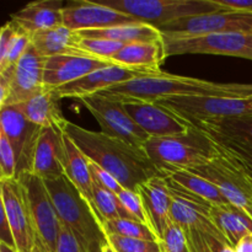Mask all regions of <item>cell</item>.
Segmentation results:
<instances>
[{
  "mask_svg": "<svg viewBox=\"0 0 252 252\" xmlns=\"http://www.w3.org/2000/svg\"><path fill=\"white\" fill-rule=\"evenodd\" d=\"M31 44V34L9 20L0 30V71L16 65Z\"/></svg>",
  "mask_w": 252,
  "mask_h": 252,
  "instance_id": "obj_29",
  "label": "cell"
},
{
  "mask_svg": "<svg viewBox=\"0 0 252 252\" xmlns=\"http://www.w3.org/2000/svg\"><path fill=\"white\" fill-rule=\"evenodd\" d=\"M185 252H189V249H187V250H186V251H185Z\"/></svg>",
  "mask_w": 252,
  "mask_h": 252,
  "instance_id": "obj_47",
  "label": "cell"
},
{
  "mask_svg": "<svg viewBox=\"0 0 252 252\" xmlns=\"http://www.w3.org/2000/svg\"><path fill=\"white\" fill-rule=\"evenodd\" d=\"M160 243L162 252H185L187 250V241L184 230L172 220L167 225Z\"/></svg>",
  "mask_w": 252,
  "mask_h": 252,
  "instance_id": "obj_37",
  "label": "cell"
},
{
  "mask_svg": "<svg viewBox=\"0 0 252 252\" xmlns=\"http://www.w3.org/2000/svg\"><path fill=\"white\" fill-rule=\"evenodd\" d=\"M140 22L130 15L112 9L101 2L71 1L63 9V25L73 31L97 30L123 24Z\"/></svg>",
  "mask_w": 252,
  "mask_h": 252,
  "instance_id": "obj_16",
  "label": "cell"
},
{
  "mask_svg": "<svg viewBox=\"0 0 252 252\" xmlns=\"http://www.w3.org/2000/svg\"><path fill=\"white\" fill-rule=\"evenodd\" d=\"M44 62L31 44L16 65L0 71V108L25 102L44 90Z\"/></svg>",
  "mask_w": 252,
  "mask_h": 252,
  "instance_id": "obj_9",
  "label": "cell"
},
{
  "mask_svg": "<svg viewBox=\"0 0 252 252\" xmlns=\"http://www.w3.org/2000/svg\"><path fill=\"white\" fill-rule=\"evenodd\" d=\"M166 58L164 39H162V41L134 42V43L126 44L110 61L115 65L160 74L162 73L160 65Z\"/></svg>",
  "mask_w": 252,
  "mask_h": 252,
  "instance_id": "obj_24",
  "label": "cell"
},
{
  "mask_svg": "<svg viewBox=\"0 0 252 252\" xmlns=\"http://www.w3.org/2000/svg\"><path fill=\"white\" fill-rule=\"evenodd\" d=\"M17 180L26 192L27 203L36 231L37 246L42 252H56L62 224L46 184L41 177L31 172L20 175Z\"/></svg>",
  "mask_w": 252,
  "mask_h": 252,
  "instance_id": "obj_10",
  "label": "cell"
},
{
  "mask_svg": "<svg viewBox=\"0 0 252 252\" xmlns=\"http://www.w3.org/2000/svg\"><path fill=\"white\" fill-rule=\"evenodd\" d=\"M93 208L97 216L100 224L105 220L112 219H132L135 220L125 208L118 199L117 194L103 189L94 182L93 191Z\"/></svg>",
  "mask_w": 252,
  "mask_h": 252,
  "instance_id": "obj_31",
  "label": "cell"
},
{
  "mask_svg": "<svg viewBox=\"0 0 252 252\" xmlns=\"http://www.w3.org/2000/svg\"><path fill=\"white\" fill-rule=\"evenodd\" d=\"M0 202L12 230L16 250L32 252L37 245V236L26 192L19 180L0 181Z\"/></svg>",
  "mask_w": 252,
  "mask_h": 252,
  "instance_id": "obj_14",
  "label": "cell"
},
{
  "mask_svg": "<svg viewBox=\"0 0 252 252\" xmlns=\"http://www.w3.org/2000/svg\"><path fill=\"white\" fill-rule=\"evenodd\" d=\"M64 133L90 161L113 175L125 189L137 191L153 177L164 176L144 150L123 140L71 122L66 123Z\"/></svg>",
  "mask_w": 252,
  "mask_h": 252,
  "instance_id": "obj_1",
  "label": "cell"
},
{
  "mask_svg": "<svg viewBox=\"0 0 252 252\" xmlns=\"http://www.w3.org/2000/svg\"><path fill=\"white\" fill-rule=\"evenodd\" d=\"M144 152L164 176L179 170H193L214 157L209 138L194 128L184 134L149 138Z\"/></svg>",
  "mask_w": 252,
  "mask_h": 252,
  "instance_id": "obj_4",
  "label": "cell"
},
{
  "mask_svg": "<svg viewBox=\"0 0 252 252\" xmlns=\"http://www.w3.org/2000/svg\"><path fill=\"white\" fill-rule=\"evenodd\" d=\"M166 177L184 189L189 191V193L208 202L211 206L229 204L228 199L224 197V194L216 185L194 172L189 171V170H179V171L171 172Z\"/></svg>",
  "mask_w": 252,
  "mask_h": 252,
  "instance_id": "obj_30",
  "label": "cell"
},
{
  "mask_svg": "<svg viewBox=\"0 0 252 252\" xmlns=\"http://www.w3.org/2000/svg\"><path fill=\"white\" fill-rule=\"evenodd\" d=\"M123 46L125 44L120 42L105 38H81V37L79 38V49L81 54L95 57L103 61H110L116 53H118L123 48Z\"/></svg>",
  "mask_w": 252,
  "mask_h": 252,
  "instance_id": "obj_33",
  "label": "cell"
},
{
  "mask_svg": "<svg viewBox=\"0 0 252 252\" xmlns=\"http://www.w3.org/2000/svg\"><path fill=\"white\" fill-rule=\"evenodd\" d=\"M224 10L252 12V0H214Z\"/></svg>",
  "mask_w": 252,
  "mask_h": 252,
  "instance_id": "obj_41",
  "label": "cell"
},
{
  "mask_svg": "<svg viewBox=\"0 0 252 252\" xmlns=\"http://www.w3.org/2000/svg\"><path fill=\"white\" fill-rule=\"evenodd\" d=\"M61 100L56 91L44 89L42 93L37 94L30 100L14 105V107L33 125L39 126L41 128H52L58 132H64L69 121L62 112L59 106Z\"/></svg>",
  "mask_w": 252,
  "mask_h": 252,
  "instance_id": "obj_22",
  "label": "cell"
},
{
  "mask_svg": "<svg viewBox=\"0 0 252 252\" xmlns=\"http://www.w3.org/2000/svg\"><path fill=\"white\" fill-rule=\"evenodd\" d=\"M0 252H19L15 248H10L6 244L0 243Z\"/></svg>",
  "mask_w": 252,
  "mask_h": 252,
  "instance_id": "obj_43",
  "label": "cell"
},
{
  "mask_svg": "<svg viewBox=\"0 0 252 252\" xmlns=\"http://www.w3.org/2000/svg\"><path fill=\"white\" fill-rule=\"evenodd\" d=\"M61 0H37L25 5L11 14V20L30 34L63 26V9Z\"/></svg>",
  "mask_w": 252,
  "mask_h": 252,
  "instance_id": "obj_23",
  "label": "cell"
},
{
  "mask_svg": "<svg viewBox=\"0 0 252 252\" xmlns=\"http://www.w3.org/2000/svg\"><path fill=\"white\" fill-rule=\"evenodd\" d=\"M16 179V160L6 135L0 130V181Z\"/></svg>",
  "mask_w": 252,
  "mask_h": 252,
  "instance_id": "obj_35",
  "label": "cell"
},
{
  "mask_svg": "<svg viewBox=\"0 0 252 252\" xmlns=\"http://www.w3.org/2000/svg\"><path fill=\"white\" fill-rule=\"evenodd\" d=\"M96 95L118 102H157L181 96H217V97L252 98V84L213 83L203 79L160 73L125 81Z\"/></svg>",
  "mask_w": 252,
  "mask_h": 252,
  "instance_id": "obj_2",
  "label": "cell"
},
{
  "mask_svg": "<svg viewBox=\"0 0 252 252\" xmlns=\"http://www.w3.org/2000/svg\"><path fill=\"white\" fill-rule=\"evenodd\" d=\"M32 252H42V250H41V249H39V248H38V246H37V245H36V248H34V249H33V251H32Z\"/></svg>",
  "mask_w": 252,
  "mask_h": 252,
  "instance_id": "obj_45",
  "label": "cell"
},
{
  "mask_svg": "<svg viewBox=\"0 0 252 252\" xmlns=\"http://www.w3.org/2000/svg\"><path fill=\"white\" fill-rule=\"evenodd\" d=\"M166 57L179 54H213L252 61V33L221 32L201 36L164 37Z\"/></svg>",
  "mask_w": 252,
  "mask_h": 252,
  "instance_id": "obj_8",
  "label": "cell"
},
{
  "mask_svg": "<svg viewBox=\"0 0 252 252\" xmlns=\"http://www.w3.org/2000/svg\"><path fill=\"white\" fill-rule=\"evenodd\" d=\"M103 233L107 235H118L125 238L143 239V240L160 241L149 225L132 219H112L101 223Z\"/></svg>",
  "mask_w": 252,
  "mask_h": 252,
  "instance_id": "obj_32",
  "label": "cell"
},
{
  "mask_svg": "<svg viewBox=\"0 0 252 252\" xmlns=\"http://www.w3.org/2000/svg\"><path fill=\"white\" fill-rule=\"evenodd\" d=\"M108 65H113L112 62L85 54H61L49 57L44 62V89L54 90Z\"/></svg>",
  "mask_w": 252,
  "mask_h": 252,
  "instance_id": "obj_17",
  "label": "cell"
},
{
  "mask_svg": "<svg viewBox=\"0 0 252 252\" xmlns=\"http://www.w3.org/2000/svg\"><path fill=\"white\" fill-rule=\"evenodd\" d=\"M147 75H155L149 71L134 70V69L125 68L121 65H108L106 68L97 69L93 73L88 74L79 80L70 84L54 89L57 95L61 98H78L81 100L88 96L96 95L106 89L115 86L125 81L133 80L137 78H143Z\"/></svg>",
  "mask_w": 252,
  "mask_h": 252,
  "instance_id": "obj_18",
  "label": "cell"
},
{
  "mask_svg": "<svg viewBox=\"0 0 252 252\" xmlns=\"http://www.w3.org/2000/svg\"><path fill=\"white\" fill-rule=\"evenodd\" d=\"M209 216L217 229L233 248H236L241 239L252 234V218L233 204L212 206Z\"/></svg>",
  "mask_w": 252,
  "mask_h": 252,
  "instance_id": "obj_25",
  "label": "cell"
},
{
  "mask_svg": "<svg viewBox=\"0 0 252 252\" xmlns=\"http://www.w3.org/2000/svg\"><path fill=\"white\" fill-rule=\"evenodd\" d=\"M56 252H85L80 245L76 236L69 229L62 226L61 234L58 236Z\"/></svg>",
  "mask_w": 252,
  "mask_h": 252,
  "instance_id": "obj_39",
  "label": "cell"
},
{
  "mask_svg": "<svg viewBox=\"0 0 252 252\" xmlns=\"http://www.w3.org/2000/svg\"><path fill=\"white\" fill-rule=\"evenodd\" d=\"M62 226L69 229L85 252H95L107 245V238L90 202L64 175L44 181Z\"/></svg>",
  "mask_w": 252,
  "mask_h": 252,
  "instance_id": "obj_3",
  "label": "cell"
},
{
  "mask_svg": "<svg viewBox=\"0 0 252 252\" xmlns=\"http://www.w3.org/2000/svg\"><path fill=\"white\" fill-rule=\"evenodd\" d=\"M80 101L97 121L103 134L117 138L138 149L144 150L145 143L150 137L132 120L122 102L100 95L88 96Z\"/></svg>",
  "mask_w": 252,
  "mask_h": 252,
  "instance_id": "obj_11",
  "label": "cell"
},
{
  "mask_svg": "<svg viewBox=\"0 0 252 252\" xmlns=\"http://www.w3.org/2000/svg\"><path fill=\"white\" fill-rule=\"evenodd\" d=\"M164 37L201 36L221 32H245L252 33V12L221 11L186 17L160 27Z\"/></svg>",
  "mask_w": 252,
  "mask_h": 252,
  "instance_id": "obj_13",
  "label": "cell"
},
{
  "mask_svg": "<svg viewBox=\"0 0 252 252\" xmlns=\"http://www.w3.org/2000/svg\"><path fill=\"white\" fill-rule=\"evenodd\" d=\"M147 214L148 225L152 228L159 240L164 236L167 225L171 221V191L166 176H157L138 187Z\"/></svg>",
  "mask_w": 252,
  "mask_h": 252,
  "instance_id": "obj_20",
  "label": "cell"
},
{
  "mask_svg": "<svg viewBox=\"0 0 252 252\" xmlns=\"http://www.w3.org/2000/svg\"><path fill=\"white\" fill-rule=\"evenodd\" d=\"M32 46L43 58L61 54H81L78 32L63 26L31 34Z\"/></svg>",
  "mask_w": 252,
  "mask_h": 252,
  "instance_id": "obj_28",
  "label": "cell"
},
{
  "mask_svg": "<svg viewBox=\"0 0 252 252\" xmlns=\"http://www.w3.org/2000/svg\"><path fill=\"white\" fill-rule=\"evenodd\" d=\"M236 252H252V234L241 239L240 243L236 245Z\"/></svg>",
  "mask_w": 252,
  "mask_h": 252,
  "instance_id": "obj_42",
  "label": "cell"
},
{
  "mask_svg": "<svg viewBox=\"0 0 252 252\" xmlns=\"http://www.w3.org/2000/svg\"><path fill=\"white\" fill-rule=\"evenodd\" d=\"M64 175L81 192L93 206L94 179L90 171L89 159L64 133Z\"/></svg>",
  "mask_w": 252,
  "mask_h": 252,
  "instance_id": "obj_27",
  "label": "cell"
},
{
  "mask_svg": "<svg viewBox=\"0 0 252 252\" xmlns=\"http://www.w3.org/2000/svg\"><path fill=\"white\" fill-rule=\"evenodd\" d=\"M95 252H102V249H101V250H97V251H95Z\"/></svg>",
  "mask_w": 252,
  "mask_h": 252,
  "instance_id": "obj_46",
  "label": "cell"
},
{
  "mask_svg": "<svg viewBox=\"0 0 252 252\" xmlns=\"http://www.w3.org/2000/svg\"><path fill=\"white\" fill-rule=\"evenodd\" d=\"M118 199L122 203L123 208L133 217L137 221H140L143 224L148 225L147 214H145L144 206L140 194L138 191H132V189H123L120 193L117 194Z\"/></svg>",
  "mask_w": 252,
  "mask_h": 252,
  "instance_id": "obj_36",
  "label": "cell"
},
{
  "mask_svg": "<svg viewBox=\"0 0 252 252\" xmlns=\"http://www.w3.org/2000/svg\"><path fill=\"white\" fill-rule=\"evenodd\" d=\"M0 130L11 144L16 160V179L32 172L34 153L42 128L27 121L14 106L0 108Z\"/></svg>",
  "mask_w": 252,
  "mask_h": 252,
  "instance_id": "obj_15",
  "label": "cell"
},
{
  "mask_svg": "<svg viewBox=\"0 0 252 252\" xmlns=\"http://www.w3.org/2000/svg\"><path fill=\"white\" fill-rule=\"evenodd\" d=\"M189 126L252 115V98L181 96L157 101Z\"/></svg>",
  "mask_w": 252,
  "mask_h": 252,
  "instance_id": "obj_7",
  "label": "cell"
},
{
  "mask_svg": "<svg viewBox=\"0 0 252 252\" xmlns=\"http://www.w3.org/2000/svg\"><path fill=\"white\" fill-rule=\"evenodd\" d=\"M191 127L209 138L216 149L234 157L252 171V115Z\"/></svg>",
  "mask_w": 252,
  "mask_h": 252,
  "instance_id": "obj_12",
  "label": "cell"
},
{
  "mask_svg": "<svg viewBox=\"0 0 252 252\" xmlns=\"http://www.w3.org/2000/svg\"><path fill=\"white\" fill-rule=\"evenodd\" d=\"M0 209H1V216H0V243L6 244L10 248L16 249L15 239L14 235H12L11 228H10L9 220H7L6 213H5V211L1 207H0Z\"/></svg>",
  "mask_w": 252,
  "mask_h": 252,
  "instance_id": "obj_40",
  "label": "cell"
},
{
  "mask_svg": "<svg viewBox=\"0 0 252 252\" xmlns=\"http://www.w3.org/2000/svg\"><path fill=\"white\" fill-rule=\"evenodd\" d=\"M108 245L117 252H162L160 241L143 240V239L125 238L118 235H107Z\"/></svg>",
  "mask_w": 252,
  "mask_h": 252,
  "instance_id": "obj_34",
  "label": "cell"
},
{
  "mask_svg": "<svg viewBox=\"0 0 252 252\" xmlns=\"http://www.w3.org/2000/svg\"><path fill=\"white\" fill-rule=\"evenodd\" d=\"M64 132L42 128L31 174L51 181L64 176Z\"/></svg>",
  "mask_w": 252,
  "mask_h": 252,
  "instance_id": "obj_21",
  "label": "cell"
},
{
  "mask_svg": "<svg viewBox=\"0 0 252 252\" xmlns=\"http://www.w3.org/2000/svg\"><path fill=\"white\" fill-rule=\"evenodd\" d=\"M89 165H90V171L91 175H93L94 182L100 185L101 187L108 189V191H111L115 194H118L123 189H125V187L117 181V179H116L113 175H111L108 171H106L105 169H102V167H100L98 165H96L95 162L90 161V160H89Z\"/></svg>",
  "mask_w": 252,
  "mask_h": 252,
  "instance_id": "obj_38",
  "label": "cell"
},
{
  "mask_svg": "<svg viewBox=\"0 0 252 252\" xmlns=\"http://www.w3.org/2000/svg\"><path fill=\"white\" fill-rule=\"evenodd\" d=\"M189 171L216 185L229 203L252 218V171L243 162L214 148V157L211 161Z\"/></svg>",
  "mask_w": 252,
  "mask_h": 252,
  "instance_id": "obj_6",
  "label": "cell"
},
{
  "mask_svg": "<svg viewBox=\"0 0 252 252\" xmlns=\"http://www.w3.org/2000/svg\"><path fill=\"white\" fill-rule=\"evenodd\" d=\"M102 252H117V251H116L115 249L112 248V246L108 245V244H107V245H105L102 248Z\"/></svg>",
  "mask_w": 252,
  "mask_h": 252,
  "instance_id": "obj_44",
  "label": "cell"
},
{
  "mask_svg": "<svg viewBox=\"0 0 252 252\" xmlns=\"http://www.w3.org/2000/svg\"><path fill=\"white\" fill-rule=\"evenodd\" d=\"M100 2L158 29L186 17L224 10L214 0H105Z\"/></svg>",
  "mask_w": 252,
  "mask_h": 252,
  "instance_id": "obj_5",
  "label": "cell"
},
{
  "mask_svg": "<svg viewBox=\"0 0 252 252\" xmlns=\"http://www.w3.org/2000/svg\"><path fill=\"white\" fill-rule=\"evenodd\" d=\"M78 34L81 38H105L120 42L125 46L134 42L162 41L161 31L158 27L145 22L116 25L97 30H83L78 31Z\"/></svg>",
  "mask_w": 252,
  "mask_h": 252,
  "instance_id": "obj_26",
  "label": "cell"
},
{
  "mask_svg": "<svg viewBox=\"0 0 252 252\" xmlns=\"http://www.w3.org/2000/svg\"><path fill=\"white\" fill-rule=\"evenodd\" d=\"M125 110L132 120L149 135L170 137L189 132L192 127L157 102H125Z\"/></svg>",
  "mask_w": 252,
  "mask_h": 252,
  "instance_id": "obj_19",
  "label": "cell"
}]
</instances>
